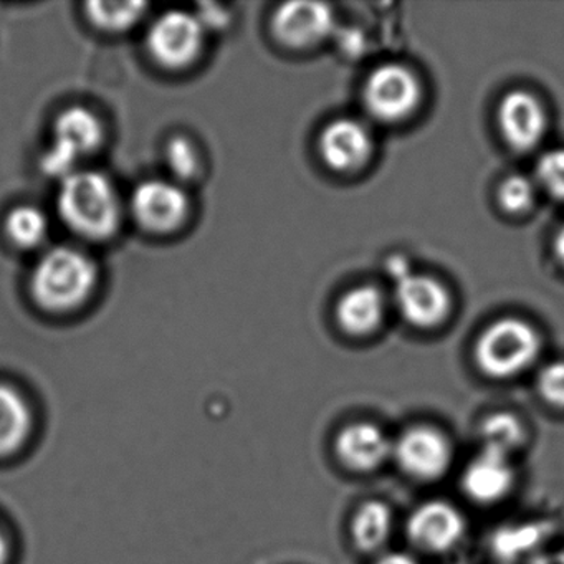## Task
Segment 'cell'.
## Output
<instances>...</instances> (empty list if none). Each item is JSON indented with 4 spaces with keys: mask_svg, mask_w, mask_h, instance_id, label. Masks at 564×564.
Segmentation results:
<instances>
[{
    "mask_svg": "<svg viewBox=\"0 0 564 564\" xmlns=\"http://www.w3.org/2000/svg\"><path fill=\"white\" fill-rule=\"evenodd\" d=\"M148 6L144 2H108V0H97L88 2V19L108 32L128 31L133 28L144 15Z\"/></svg>",
    "mask_w": 564,
    "mask_h": 564,
    "instance_id": "22",
    "label": "cell"
},
{
    "mask_svg": "<svg viewBox=\"0 0 564 564\" xmlns=\"http://www.w3.org/2000/svg\"><path fill=\"white\" fill-rule=\"evenodd\" d=\"M384 299L376 286L362 285L349 290L339 299L336 318L349 335H368L381 325Z\"/></svg>",
    "mask_w": 564,
    "mask_h": 564,
    "instance_id": "16",
    "label": "cell"
},
{
    "mask_svg": "<svg viewBox=\"0 0 564 564\" xmlns=\"http://www.w3.org/2000/svg\"><path fill=\"white\" fill-rule=\"evenodd\" d=\"M536 384L538 392L547 404L564 409V361H554L544 366L538 375Z\"/></svg>",
    "mask_w": 564,
    "mask_h": 564,
    "instance_id": "26",
    "label": "cell"
},
{
    "mask_svg": "<svg viewBox=\"0 0 564 564\" xmlns=\"http://www.w3.org/2000/svg\"><path fill=\"white\" fill-rule=\"evenodd\" d=\"M540 349V336L533 326L518 318L498 319L478 338L475 362L490 378H513L533 365Z\"/></svg>",
    "mask_w": 564,
    "mask_h": 564,
    "instance_id": "3",
    "label": "cell"
},
{
    "mask_svg": "<svg viewBox=\"0 0 564 564\" xmlns=\"http://www.w3.org/2000/svg\"><path fill=\"white\" fill-rule=\"evenodd\" d=\"M554 250H556L557 259L564 263V227H561L557 232L556 240H554Z\"/></svg>",
    "mask_w": 564,
    "mask_h": 564,
    "instance_id": "32",
    "label": "cell"
},
{
    "mask_svg": "<svg viewBox=\"0 0 564 564\" xmlns=\"http://www.w3.org/2000/svg\"><path fill=\"white\" fill-rule=\"evenodd\" d=\"M498 124L511 148L530 151L543 138L546 115L533 95L521 90L510 91L498 108Z\"/></svg>",
    "mask_w": 564,
    "mask_h": 564,
    "instance_id": "14",
    "label": "cell"
},
{
    "mask_svg": "<svg viewBox=\"0 0 564 564\" xmlns=\"http://www.w3.org/2000/svg\"><path fill=\"white\" fill-rule=\"evenodd\" d=\"M514 480L517 471L511 457L481 448L465 467L460 484L464 494L475 503L494 505L510 494Z\"/></svg>",
    "mask_w": 564,
    "mask_h": 564,
    "instance_id": "13",
    "label": "cell"
},
{
    "mask_svg": "<svg viewBox=\"0 0 564 564\" xmlns=\"http://www.w3.org/2000/svg\"><path fill=\"white\" fill-rule=\"evenodd\" d=\"M551 527L546 521H528V523L508 524L495 533V553L505 560L517 561L521 557L534 556L541 553V544L550 536Z\"/></svg>",
    "mask_w": 564,
    "mask_h": 564,
    "instance_id": "18",
    "label": "cell"
},
{
    "mask_svg": "<svg viewBox=\"0 0 564 564\" xmlns=\"http://www.w3.org/2000/svg\"><path fill=\"white\" fill-rule=\"evenodd\" d=\"M196 18L199 19L204 31L207 29H223L229 22V12L224 11L219 6L204 4Z\"/></svg>",
    "mask_w": 564,
    "mask_h": 564,
    "instance_id": "27",
    "label": "cell"
},
{
    "mask_svg": "<svg viewBox=\"0 0 564 564\" xmlns=\"http://www.w3.org/2000/svg\"><path fill=\"white\" fill-rule=\"evenodd\" d=\"M421 100V85L404 65L386 64L371 72L365 87V104L376 120L392 123L409 117Z\"/></svg>",
    "mask_w": 564,
    "mask_h": 564,
    "instance_id": "7",
    "label": "cell"
},
{
    "mask_svg": "<svg viewBox=\"0 0 564 564\" xmlns=\"http://www.w3.org/2000/svg\"><path fill=\"white\" fill-rule=\"evenodd\" d=\"M481 448L507 455L518 451L524 444V425L517 415L511 412H494L481 421L478 427Z\"/></svg>",
    "mask_w": 564,
    "mask_h": 564,
    "instance_id": "20",
    "label": "cell"
},
{
    "mask_svg": "<svg viewBox=\"0 0 564 564\" xmlns=\"http://www.w3.org/2000/svg\"><path fill=\"white\" fill-rule=\"evenodd\" d=\"M34 429L32 409L24 395L0 382V457H9L24 447Z\"/></svg>",
    "mask_w": 564,
    "mask_h": 564,
    "instance_id": "17",
    "label": "cell"
},
{
    "mask_svg": "<svg viewBox=\"0 0 564 564\" xmlns=\"http://www.w3.org/2000/svg\"><path fill=\"white\" fill-rule=\"evenodd\" d=\"M204 32L206 31L196 14L184 11L164 12L148 31V51L164 67L184 68L199 57Z\"/></svg>",
    "mask_w": 564,
    "mask_h": 564,
    "instance_id": "6",
    "label": "cell"
},
{
    "mask_svg": "<svg viewBox=\"0 0 564 564\" xmlns=\"http://www.w3.org/2000/svg\"><path fill=\"white\" fill-rule=\"evenodd\" d=\"M57 207L68 229L85 239H110L120 227V197L98 171H75L62 180Z\"/></svg>",
    "mask_w": 564,
    "mask_h": 564,
    "instance_id": "1",
    "label": "cell"
},
{
    "mask_svg": "<svg viewBox=\"0 0 564 564\" xmlns=\"http://www.w3.org/2000/svg\"><path fill=\"white\" fill-rule=\"evenodd\" d=\"M131 213L144 229L171 232L189 214V197L180 184L171 181H144L131 196Z\"/></svg>",
    "mask_w": 564,
    "mask_h": 564,
    "instance_id": "8",
    "label": "cell"
},
{
    "mask_svg": "<svg viewBox=\"0 0 564 564\" xmlns=\"http://www.w3.org/2000/svg\"><path fill=\"white\" fill-rule=\"evenodd\" d=\"M319 153L332 170L341 173L358 170L371 156V133L359 121L339 118L323 130Z\"/></svg>",
    "mask_w": 564,
    "mask_h": 564,
    "instance_id": "15",
    "label": "cell"
},
{
    "mask_svg": "<svg viewBox=\"0 0 564 564\" xmlns=\"http://www.w3.org/2000/svg\"><path fill=\"white\" fill-rule=\"evenodd\" d=\"M533 200V184L523 176L508 177L498 189V203L508 213H524V210L530 209Z\"/></svg>",
    "mask_w": 564,
    "mask_h": 564,
    "instance_id": "25",
    "label": "cell"
},
{
    "mask_svg": "<svg viewBox=\"0 0 564 564\" xmlns=\"http://www.w3.org/2000/svg\"><path fill=\"white\" fill-rule=\"evenodd\" d=\"M394 285L395 306L411 325L431 328L447 315L451 306L447 290L432 276L411 273Z\"/></svg>",
    "mask_w": 564,
    "mask_h": 564,
    "instance_id": "11",
    "label": "cell"
},
{
    "mask_svg": "<svg viewBox=\"0 0 564 564\" xmlns=\"http://www.w3.org/2000/svg\"><path fill=\"white\" fill-rule=\"evenodd\" d=\"M9 561V541L4 531L0 528V564H8Z\"/></svg>",
    "mask_w": 564,
    "mask_h": 564,
    "instance_id": "31",
    "label": "cell"
},
{
    "mask_svg": "<svg viewBox=\"0 0 564 564\" xmlns=\"http://www.w3.org/2000/svg\"><path fill=\"white\" fill-rule=\"evenodd\" d=\"M452 445L447 435L431 425H414L392 442V457L411 478L432 481L447 474L452 464Z\"/></svg>",
    "mask_w": 564,
    "mask_h": 564,
    "instance_id": "5",
    "label": "cell"
},
{
    "mask_svg": "<svg viewBox=\"0 0 564 564\" xmlns=\"http://www.w3.org/2000/svg\"><path fill=\"white\" fill-rule=\"evenodd\" d=\"M6 232L22 249L41 246L48 234L47 216L34 206L15 207L6 220Z\"/></svg>",
    "mask_w": 564,
    "mask_h": 564,
    "instance_id": "21",
    "label": "cell"
},
{
    "mask_svg": "<svg viewBox=\"0 0 564 564\" xmlns=\"http://www.w3.org/2000/svg\"><path fill=\"white\" fill-rule=\"evenodd\" d=\"M531 564H564V551H541Z\"/></svg>",
    "mask_w": 564,
    "mask_h": 564,
    "instance_id": "29",
    "label": "cell"
},
{
    "mask_svg": "<svg viewBox=\"0 0 564 564\" xmlns=\"http://www.w3.org/2000/svg\"><path fill=\"white\" fill-rule=\"evenodd\" d=\"M392 531V511L384 501H365L351 521V536L365 553H375L388 543Z\"/></svg>",
    "mask_w": 564,
    "mask_h": 564,
    "instance_id": "19",
    "label": "cell"
},
{
    "mask_svg": "<svg viewBox=\"0 0 564 564\" xmlns=\"http://www.w3.org/2000/svg\"><path fill=\"white\" fill-rule=\"evenodd\" d=\"M104 140V128L97 115L84 107L62 111L54 123L51 150L42 158V170L52 177L70 176L82 158L98 150Z\"/></svg>",
    "mask_w": 564,
    "mask_h": 564,
    "instance_id": "4",
    "label": "cell"
},
{
    "mask_svg": "<svg viewBox=\"0 0 564 564\" xmlns=\"http://www.w3.org/2000/svg\"><path fill=\"white\" fill-rule=\"evenodd\" d=\"M386 270H388L389 276H391V280H394V283L412 273L408 259L402 256H392L388 263H386Z\"/></svg>",
    "mask_w": 564,
    "mask_h": 564,
    "instance_id": "28",
    "label": "cell"
},
{
    "mask_svg": "<svg viewBox=\"0 0 564 564\" xmlns=\"http://www.w3.org/2000/svg\"><path fill=\"white\" fill-rule=\"evenodd\" d=\"M467 523L457 507L445 500L419 505L408 520V536L427 553H445L464 538Z\"/></svg>",
    "mask_w": 564,
    "mask_h": 564,
    "instance_id": "9",
    "label": "cell"
},
{
    "mask_svg": "<svg viewBox=\"0 0 564 564\" xmlns=\"http://www.w3.org/2000/svg\"><path fill=\"white\" fill-rule=\"evenodd\" d=\"M376 564H421L415 557L405 553H391L376 561Z\"/></svg>",
    "mask_w": 564,
    "mask_h": 564,
    "instance_id": "30",
    "label": "cell"
},
{
    "mask_svg": "<svg viewBox=\"0 0 564 564\" xmlns=\"http://www.w3.org/2000/svg\"><path fill=\"white\" fill-rule=\"evenodd\" d=\"M166 164L176 180L189 181L199 173V154L187 138L174 137L167 141Z\"/></svg>",
    "mask_w": 564,
    "mask_h": 564,
    "instance_id": "23",
    "label": "cell"
},
{
    "mask_svg": "<svg viewBox=\"0 0 564 564\" xmlns=\"http://www.w3.org/2000/svg\"><path fill=\"white\" fill-rule=\"evenodd\" d=\"M98 283V267L84 250L55 247L32 272V296L48 312H70L87 302Z\"/></svg>",
    "mask_w": 564,
    "mask_h": 564,
    "instance_id": "2",
    "label": "cell"
},
{
    "mask_svg": "<svg viewBox=\"0 0 564 564\" xmlns=\"http://www.w3.org/2000/svg\"><path fill=\"white\" fill-rule=\"evenodd\" d=\"M336 457L358 474L378 470L392 457V441L372 422H352L336 435Z\"/></svg>",
    "mask_w": 564,
    "mask_h": 564,
    "instance_id": "12",
    "label": "cell"
},
{
    "mask_svg": "<svg viewBox=\"0 0 564 564\" xmlns=\"http://www.w3.org/2000/svg\"><path fill=\"white\" fill-rule=\"evenodd\" d=\"M538 183L556 200L564 203V148L547 151L536 164Z\"/></svg>",
    "mask_w": 564,
    "mask_h": 564,
    "instance_id": "24",
    "label": "cell"
},
{
    "mask_svg": "<svg viewBox=\"0 0 564 564\" xmlns=\"http://www.w3.org/2000/svg\"><path fill=\"white\" fill-rule=\"evenodd\" d=\"M273 32L289 47L306 48L328 37L335 29L329 6L319 2H286L273 15Z\"/></svg>",
    "mask_w": 564,
    "mask_h": 564,
    "instance_id": "10",
    "label": "cell"
}]
</instances>
